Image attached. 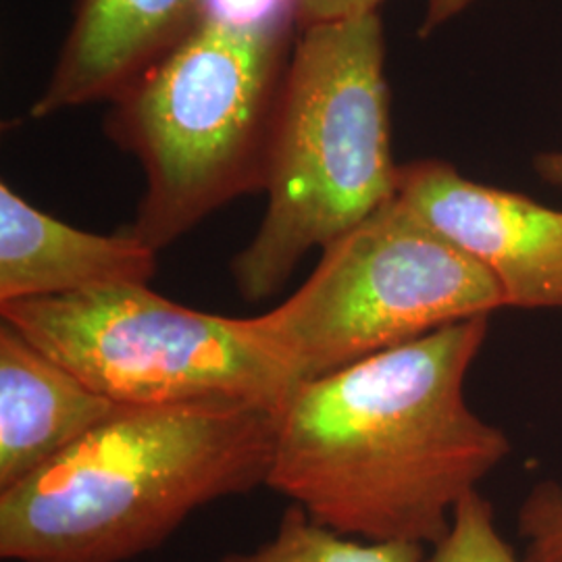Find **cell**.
Returning <instances> with one entry per match:
<instances>
[{
	"instance_id": "1",
	"label": "cell",
	"mask_w": 562,
	"mask_h": 562,
	"mask_svg": "<svg viewBox=\"0 0 562 562\" xmlns=\"http://www.w3.org/2000/svg\"><path fill=\"white\" fill-rule=\"evenodd\" d=\"M487 329L490 317L454 323L301 383L278 417L267 485L341 536L436 546L510 454L464 396Z\"/></svg>"
},
{
	"instance_id": "2",
	"label": "cell",
	"mask_w": 562,
	"mask_h": 562,
	"mask_svg": "<svg viewBox=\"0 0 562 562\" xmlns=\"http://www.w3.org/2000/svg\"><path fill=\"white\" fill-rule=\"evenodd\" d=\"M280 413L204 402L125 406L0 492V557L127 562L202 506L267 485Z\"/></svg>"
},
{
	"instance_id": "3",
	"label": "cell",
	"mask_w": 562,
	"mask_h": 562,
	"mask_svg": "<svg viewBox=\"0 0 562 562\" xmlns=\"http://www.w3.org/2000/svg\"><path fill=\"white\" fill-rule=\"evenodd\" d=\"M380 13L299 30L281 97L267 211L232 261L244 301L278 294L313 248H327L396 196Z\"/></svg>"
},
{
	"instance_id": "4",
	"label": "cell",
	"mask_w": 562,
	"mask_h": 562,
	"mask_svg": "<svg viewBox=\"0 0 562 562\" xmlns=\"http://www.w3.org/2000/svg\"><path fill=\"white\" fill-rule=\"evenodd\" d=\"M296 36L202 20L111 101L106 138L146 178L127 229L148 248L161 252L225 204L265 192Z\"/></svg>"
},
{
	"instance_id": "5",
	"label": "cell",
	"mask_w": 562,
	"mask_h": 562,
	"mask_svg": "<svg viewBox=\"0 0 562 562\" xmlns=\"http://www.w3.org/2000/svg\"><path fill=\"white\" fill-rule=\"evenodd\" d=\"M504 306L482 265L394 196L323 248L288 301L244 323L304 383Z\"/></svg>"
},
{
	"instance_id": "6",
	"label": "cell",
	"mask_w": 562,
	"mask_h": 562,
	"mask_svg": "<svg viewBox=\"0 0 562 562\" xmlns=\"http://www.w3.org/2000/svg\"><path fill=\"white\" fill-rule=\"evenodd\" d=\"M0 322L121 406L232 402L281 413L301 385L244 319L148 285L0 302Z\"/></svg>"
},
{
	"instance_id": "7",
	"label": "cell",
	"mask_w": 562,
	"mask_h": 562,
	"mask_svg": "<svg viewBox=\"0 0 562 562\" xmlns=\"http://www.w3.org/2000/svg\"><path fill=\"white\" fill-rule=\"evenodd\" d=\"M396 199L482 265L506 306L562 308V211L434 159L401 165Z\"/></svg>"
},
{
	"instance_id": "8",
	"label": "cell",
	"mask_w": 562,
	"mask_h": 562,
	"mask_svg": "<svg viewBox=\"0 0 562 562\" xmlns=\"http://www.w3.org/2000/svg\"><path fill=\"white\" fill-rule=\"evenodd\" d=\"M201 21L202 0H76L69 34L32 117L113 101Z\"/></svg>"
},
{
	"instance_id": "9",
	"label": "cell",
	"mask_w": 562,
	"mask_h": 562,
	"mask_svg": "<svg viewBox=\"0 0 562 562\" xmlns=\"http://www.w3.org/2000/svg\"><path fill=\"white\" fill-rule=\"evenodd\" d=\"M157 255L127 227L111 236L83 232L0 183V302L148 285Z\"/></svg>"
},
{
	"instance_id": "10",
	"label": "cell",
	"mask_w": 562,
	"mask_h": 562,
	"mask_svg": "<svg viewBox=\"0 0 562 562\" xmlns=\"http://www.w3.org/2000/svg\"><path fill=\"white\" fill-rule=\"evenodd\" d=\"M121 408L0 322V492L41 471Z\"/></svg>"
},
{
	"instance_id": "11",
	"label": "cell",
	"mask_w": 562,
	"mask_h": 562,
	"mask_svg": "<svg viewBox=\"0 0 562 562\" xmlns=\"http://www.w3.org/2000/svg\"><path fill=\"white\" fill-rule=\"evenodd\" d=\"M425 546L411 542H364L311 519L290 504L269 542L248 552H227L220 562H423Z\"/></svg>"
},
{
	"instance_id": "12",
	"label": "cell",
	"mask_w": 562,
	"mask_h": 562,
	"mask_svg": "<svg viewBox=\"0 0 562 562\" xmlns=\"http://www.w3.org/2000/svg\"><path fill=\"white\" fill-rule=\"evenodd\" d=\"M423 562H522L504 542L494 508L477 490L457 504L452 525Z\"/></svg>"
},
{
	"instance_id": "13",
	"label": "cell",
	"mask_w": 562,
	"mask_h": 562,
	"mask_svg": "<svg viewBox=\"0 0 562 562\" xmlns=\"http://www.w3.org/2000/svg\"><path fill=\"white\" fill-rule=\"evenodd\" d=\"M519 533L527 540L522 562H562V487L540 483L519 510Z\"/></svg>"
},
{
	"instance_id": "14",
	"label": "cell",
	"mask_w": 562,
	"mask_h": 562,
	"mask_svg": "<svg viewBox=\"0 0 562 562\" xmlns=\"http://www.w3.org/2000/svg\"><path fill=\"white\" fill-rule=\"evenodd\" d=\"M202 20L250 34L299 32V0H202Z\"/></svg>"
},
{
	"instance_id": "15",
	"label": "cell",
	"mask_w": 562,
	"mask_h": 562,
	"mask_svg": "<svg viewBox=\"0 0 562 562\" xmlns=\"http://www.w3.org/2000/svg\"><path fill=\"white\" fill-rule=\"evenodd\" d=\"M383 0H299V30L378 13Z\"/></svg>"
},
{
	"instance_id": "16",
	"label": "cell",
	"mask_w": 562,
	"mask_h": 562,
	"mask_svg": "<svg viewBox=\"0 0 562 562\" xmlns=\"http://www.w3.org/2000/svg\"><path fill=\"white\" fill-rule=\"evenodd\" d=\"M475 0H425V15H423L422 36H429L434 30H438L443 23L461 15L467 7H471Z\"/></svg>"
},
{
	"instance_id": "17",
	"label": "cell",
	"mask_w": 562,
	"mask_h": 562,
	"mask_svg": "<svg viewBox=\"0 0 562 562\" xmlns=\"http://www.w3.org/2000/svg\"><path fill=\"white\" fill-rule=\"evenodd\" d=\"M533 167L546 183L562 188V150H550V153L538 155Z\"/></svg>"
}]
</instances>
